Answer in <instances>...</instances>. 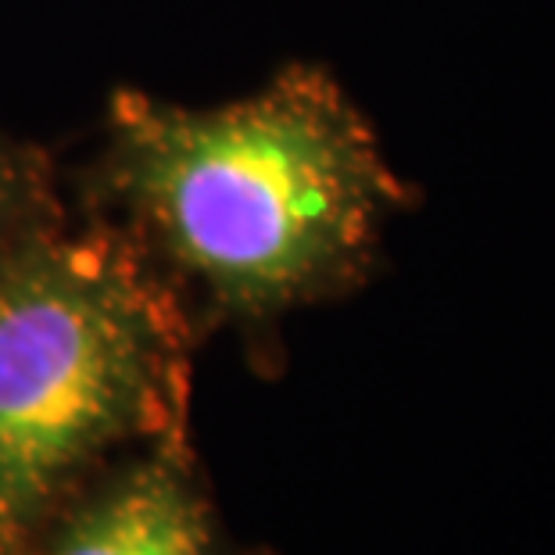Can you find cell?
Here are the masks:
<instances>
[{
    "mask_svg": "<svg viewBox=\"0 0 555 555\" xmlns=\"http://www.w3.org/2000/svg\"><path fill=\"white\" fill-rule=\"evenodd\" d=\"M205 340L276 345L291 315L370 287L420 191L330 68L294 62L222 104L115 90L87 180Z\"/></svg>",
    "mask_w": 555,
    "mask_h": 555,
    "instance_id": "cell-1",
    "label": "cell"
},
{
    "mask_svg": "<svg viewBox=\"0 0 555 555\" xmlns=\"http://www.w3.org/2000/svg\"><path fill=\"white\" fill-rule=\"evenodd\" d=\"M197 345L169 280L98 216L0 269V555L126 455L191 437Z\"/></svg>",
    "mask_w": 555,
    "mask_h": 555,
    "instance_id": "cell-2",
    "label": "cell"
},
{
    "mask_svg": "<svg viewBox=\"0 0 555 555\" xmlns=\"http://www.w3.org/2000/svg\"><path fill=\"white\" fill-rule=\"evenodd\" d=\"M68 219L51 155L29 140L0 133V269Z\"/></svg>",
    "mask_w": 555,
    "mask_h": 555,
    "instance_id": "cell-4",
    "label": "cell"
},
{
    "mask_svg": "<svg viewBox=\"0 0 555 555\" xmlns=\"http://www.w3.org/2000/svg\"><path fill=\"white\" fill-rule=\"evenodd\" d=\"M22 555H237L197 452L165 441L126 455L62 505Z\"/></svg>",
    "mask_w": 555,
    "mask_h": 555,
    "instance_id": "cell-3",
    "label": "cell"
}]
</instances>
